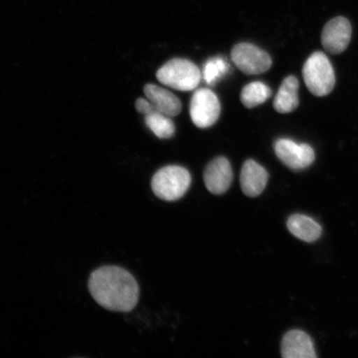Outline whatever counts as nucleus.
I'll use <instances>...</instances> for the list:
<instances>
[{"mask_svg":"<svg viewBox=\"0 0 358 358\" xmlns=\"http://www.w3.org/2000/svg\"><path fill=\"white\" fill-rule=\"evenodd\" d=\"M88 289L96 302L110 311H131L140 298L136 280L118 266H106L94 271L90 275Z\"/></svg>","mask_w":358,"mask_h":358,"instance_id":"obj_1","label":"nucleus"},{"mask_svg":"<svg viewBox=\"0 0 358 358\" xmlns=\"http://www.w3.org/2000/svg\"><path fill=\"white\" fill-rule=\"evenodd\" d=\"M156 78L164 86L189 92L199 86L201 73L194 62L185 58H173L157 71Z\"/></svg>","mask_w":358,"mask_h":358,"instance_id":"obj_2","label":"nucleus"},{"mask_svg":"<svg viewBox=\"0 0 358 358\" xmlns=\"http://www.w3.org/2000/svg\"><path fill=\"white\" fill-rule=\"evenodd\" d=\"M192 182L190 173L178 165L160 169L151 181V187L159 199L173 201L180 199L189 190Z\"/></svg>","mask_w":358,"mask_h":358,"instance_id":"obj_3","label":"nucleus"},{"mask_svg":"<svg viewBox=\"0 0 358 358\" xmlns=\"http://www.w3.org/2000/svg\"><path fill=\"white\" fill-rule=\"evenodd\" d=\"M304 83L313 95L324 96L333 91L336 78L332 64L324 52H315L303 67Z\"/></svg>","mask_w":358,"mask_h":358,"instance_id":"obj_4","label":"nucleus"},{"mask_svg":"<svg viewBox=\"0 0 358 358\" xmlns=\"http://www.w3.org/2000/svg\"><path fill=\"white\" fill-rule=\"evenodd\" d=\"M189 111L192 122L196 127L209 128L220 116L221 103L211 90L200 88L192 96Z\"/></svg>","mask_w":358,"mask_h":358,"instance_id":"obj_5","label":"nucleus"},{"mask_svg":"<svg viewBox=\"0 0 358 358\" xmlns=\"http://www.w3.org/2000/svg\"><path fill=\"white\" fill-rule=\"evenodd\" d=\"M231 60L243 73L258 75L266 73L272 66L270 55L256 45L248 43L236 44L231 50Z\"/></svg>","mask_w":358,"mask_h":358,"instance_id":"obj_6","label":"nucleus"},{"mask_svg":"<svg viewBox=\"0 0 358 358\" xmlns=\"http://www.w3.org/2000/svg\"><path fill=\"white\" fill-rule=\"evenodd\" d=\"M274 150L281 162L293 170L310 167L315 159V150L310 145L297 144L289 138L276 141Z\"/></svg>","mask_w":358,"mask_h":358,"instance_id":"obj_7","label":"nucleus"},{"mask_svg":"<svg viewBox=\"0 0 358 358\" xmlns=\"http://www.w3.org/2000/svg\"><path fill=\"white\" fill-rule=\"evenodd\" d=\"M352 37V26L346 17H337L327 22L321 42L327 52L340 55L345 51Z\"/></svg>","mask_w":358,"mask_h":358,"instance_id":"obj_8","label":"nucleus"},{"mask_svg":"<svg viewBox=\"0 0 358 358\" xmlns=\"http://www.w3.org/2000/svg\"><path fill=\"white\" fill-rule=\"evenodd\" d=\"M203 179L208 190L215 195H222L229 189L234 172L231 164L225 157H217L206 167Z\"/></svg>","mask_w":358,"mask_h":358,"instance_id":"obj_9","label":"nucleus"},{"mask_svg":"<svg viewBox=\"0 0 358 358\" xmlns=\"http://www.w3.org/2000/svg\"><path fill=\"white\" fill-rule=\"evenodd\" d=\"M268 173L253 159L246 160L241 172V187L243 194L256 198L266 189Z\"/></svg>","mask_w":358,"mask_h":358,"instance_id":"obj_10","label":"nucleus"},{"mask_svg":"<svg viewBox=\"0 0 358 358\" xmlns=\"http://www.w3.org/2000/svg\"><path fill=\"white\" fill-rule=\"evenodd\" d=\"M281 355L284 358H315L311 338L301 330H290L281 342Z\"/></svg>","mask_w":358,"mask_h":358,"instance_id":"obj_11","label":"nucleus"},{"mask_svg":"<svg viewBox=\"0 0 358 358\" xmlns=\"http://www.w3.org/2000/svg\"><path fill=\"white\" fill-rule=\"evenodd\" d=\"M145 95L155 110L169 117L180 114L182 103L171 92L154 84H147L144 88Z\"/></svg>","mask_w":358,"mask_h":358,"instance_id":"obj_12","label":"nucleus"},{"mask_svg":"<svg viewBox=\"0 0 358 358\" xmlns=\"http://www.w3.org/2000/svg\"><path fill=\"white\" fill-rule=\"evenodd\" d=\"M299 83L294 76L286 78L277 92L273 106L280 114H288L298 108Z\"/></svg>","mask_w":358,"mask_h":358,"instance_id":"obj_13","label":"nucleus"},{"mask_svg":"<svg viewBox=\"0 0 358 358\" xmlns=\"http://www.w3.org/2000/svg\"><path fill=\"white\" fill-rule=\"evenodd\" d=\"M287 227L295 237L308 243L319 239L323 231L319 223L303 214H294L290 216L287 221Z\"/></svg>","mask_w":358,"mask_h":358,"instance_id":"obj_14","label":"nucleus"},{"mask_svg":"<svg viewBox=\"0 0 358 358\" xmlns=\"http://www.w3.org/2000/svg\"><path fill=\"white\" fill-rule=\"evenodd\" d=\"M271 95V89L266 84L254 82L244 87L241 93V101L246 108L252 109L263 104Z\"/></svg>","mask_w":358,"mask_h":358,"instance_id":"obj_15","label":"nucleus"},{"mask_svg":"<svg viewBox=\"0 0 358 358\" xmlns=\"http://www.w3.org/2000/svg\"><path fill=\"white\" fill-rule=\"evenodd\" d=\"M145 124L159 138H169L176 133V124L171 117L154 110L145 115Z\"/></svg>","mask_w":358,"mask_h":358,"instance_id":"obj_16","label":"nucleus"},{"mask_svg":"<svg viewBox=\"0 0 358 358\" xmlns=\"http://www.w3.org/2000/svg\"><path fill=\"white\" fill-rule=\"evenodd\" d=\"M230 65L221 57H213L203 66V77L208 86H213L229 71Z\"/></svg>","mask_w":358,"mask_h":358,"instance_id":"obj_17","label":"nucleus"},{"mask_svg":"<svg viewBox=\"0 0 358 358\" xmlns=\"http://www.w3.org/2000/svg\"><path fill=\"white\" fill-rule=\"evenodd\" d=\"M136 108L143 115L150 114V112L155 110V107L149 100L144 98H138L136 102Z\"/></svg>","mask_w":358,"mask_h":358,"instance_id":"obj_18","label":"nucleus"}]
</instances>
